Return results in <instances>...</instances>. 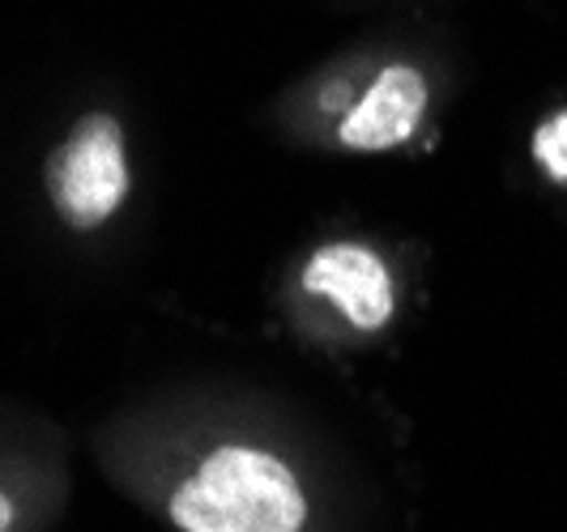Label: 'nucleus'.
I'll use <instances>...</instances> for the list:
<instances>
[{
    "instance_id": "obj_1",
    "label": "nucleus",
    "mask_w": 567,
    "mask_h": 532,
    "mask_svg": "<svg viewBox=\"0 0 567 532\" xmlns=\"http://www.w3.org/2000/svg\"><path fill=\"white\" fill-rule=\"evenodd\" d=\"M171 520L184 532H299L308 499L278 456L227 444L171 494Z\"/></svg>"
},
{
    "instance_id": "obj_2",
    "label": "nucleus",
    "mask_w": 567,
    "mask_h": 532,
    "mask_svg": "<svg viewBox=\"0 0 567 532\" xmlns=\"http://www.w3.org/2000/svg\"><path fill=\"white\" fill-rule=\"evenodd\" d=\"M48 197L73 230H94L112 218L128 197V158L124 128L112 115H82L69 137L48 154Z\"/></svg>"
},
{
    "instance_id": "obj_3",
    "label": "nucleus",
    "mask_w": 567,
    "mask_h": 532,
    "mask_svg": "<svg viewBox=\"0 0 567 532\" xmlns=\"http://www.w3.org/2000/svg\"><path fill=\"white\" fill-rule=\"evenodd\" d=\"M303 290L329 299L333 307L363 333H375L393 320V278L384 260L363 243H329L308 260Z\"/></svg>"
},
{
    "instance_id": "obj_4",
    "label": "nucleus",
    "mask_w": 567,
    "mask_h": 532,
    "mask_svg": "<svg viewBox=\"0 0 567 532\" xmlns=\"http://www.w3.org/2000/svg\"><path fill=\"white\" fill-rule=\"evenodd\" d=\"M426 112V82L410 64H384L368 85V94L341 115L338 140L346 149H393L414 137L419 119Z\"/></svg>"
},
{
    "instance_id": "obj_5",
    "label": "nucleus",
    "mask_w": 567,
    "mask_h": 532,
    "mask_svg": "<svg viewBox=\"0 0 567 532\" xmlns=\"http://www.w3.org/2000/svg\"><path fill=\"white\" fill-rule=\"evenodd\" d=\"M534 158L550 179L567 184V112L550 115L534 133Z\"/></svg>"
},
{
    "instance_id": "obj_6",
    "label": "nucleus",
    "mask_w": 567,
    "mask_h": 532,
    "mask_svg": "<svg viewBox=\"0 0 567 532\" xmlns=\"http://www.w3.org/2000/svg\"><path fill=\"white\" fill-rule=\"evenodd\" d=\"M13 529V499L0 490V532H9Z\"/></svg>"
}]
</instances>
